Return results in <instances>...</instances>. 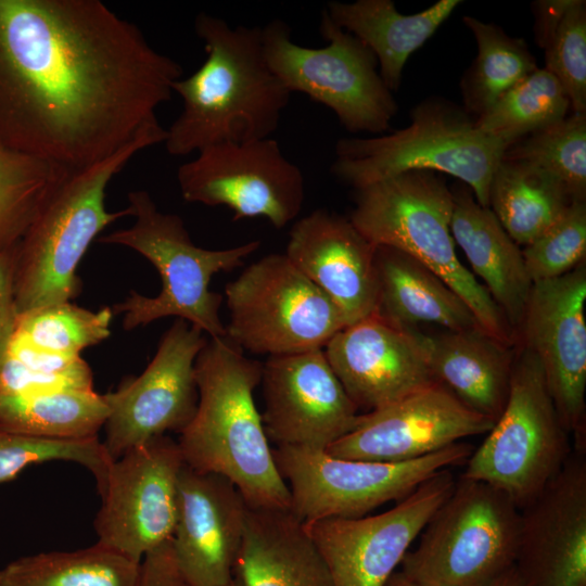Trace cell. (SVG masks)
<instances>
[{
    "instance_id": "6da1fadb",
    "label": "cell",
    "mask_w": 586,
    "mask_h": 586,
    "mask_svg": "<svg viewBox=\"0 0 586 586\" xmlns=\"http://www.w3.org/2000/svg\"><path fill=\"white\" fill-rule=\"evenodd\" d=\"M182 67L100 0H0V144L68 171L160 124Z\"/></svg>"
},
{
    "instance_id": "7a4b0ae2",
    "label": "cell",
    "mask_w": 586,
    "mask_h": 586,
    "mask_svg": "<svg viewBox=\"0 0 586 586\" xmlns=\"http://www.w3.org/2000/svg\"><path fill=\"white\" fill-rule=\"evenodd\" d=\"M194 29L206 53L201 67L173 84L182 111L166 129V151L186 156L222 142L270 138L291 92L270 69L262 28L200 13Z\"/></svg>"
},
{
    "instance_id": "3957f363",
    "label": "cell",
    "mask_w": 586,
    "mask_h": 586,
    "mask_svg": "<svg viewBox=\"0 0 586 586\" xmlns=\"http://www.w3.org/2000/svg\"><path fill=\"white\" fill-rule=\"evenodd\" d=\"M263 364L226 335L209 337L194 362L198 407L179 433L184 463L227 477L252 509H290L254 391Z\"/></svg>"
},
{
    "instance_id": "277c9868",
    "label": "cell",
    "mask_w": 586,
    "mask_h": 586,
    "mask_svg": "<svg viewBox=\"0 0 586 586\" xmlns=\"http://www.w3.org/2000/svg\"><path fill=\"white\" fill-rule=\"evenodd\" d=\"M165 139L166 129L157 124L106 158L66 175L17 244L18 315L79 294L77 267L86 251L105 227L130 216L128 207L106 211V187L137 153Z\"/></svg>"
},
{
    "instance_id": "5b68a950",
    "label": "cell",
    "mask_w": 586,
    "mask_h": 586,
    "mask_svg": "<svg viewBox=\"0 0 586 586\" xmlns=\"http://www.w3.org/2000/svg\"><path fill=\"white\" fill-rule=\"evenodd\" d=\"M454 194L436 173L412 170L357 190L349 220L373 245L388 246L437 275L501 343L517 339L486 288L458 259L450 231Z\"/></svg>"
},
{
    "instance_id": "8992f818",
    "label": "cell",
    "mask_w": 586,
    "mask_h": 586,
    "mask_svg": "<svg viewBox=\"0 0 586 586\" xmlns=\"http://www.w3.org/2000/svg\"><path fill=\"white\" fill-rule=\"evenodd\" d=\"M128 202L135 222L99 238V242L140 253L157 269L162 289L154 297L132 291L125 301L113 306V314H124V329L174 316L209 337L225 336L226 328L219 317L221 295L209 290L212 277L242 265L259 249L260 241L225 250L203 249L192 242L181 217L161 212L149 192L132 191Z\"/></svg>"
},
{
    "instance_id": "52a82bcc",
    "label": "cell",
    "mask_w": 586,
    "mask_h": 586,
    "mask_svg": "<svg viewBox=\"0 0 586 586\" xmlns=\"http://www.w3.org/2000/svg\"><path fill=\"white\" fill-rule=\"evenodd\" d=\"M509 146L484 135L466 110L426 100L412 110L406 128L339 140L331 171L356 190L406 171H440L463 181L489 207L492 179Z\"/></svg>"
},
{
    "instance_id": "ba28073f",
    "label": "cell",
    "mask_w": 586,
    "mask_h": 586,
    "mask_svg": "<svg viewBox=\"0 0 586 586\" xmlns=\"http://www.w3.org/2000/svg\"><path fill=\"white\" fill-rule=\"evenodd\" d=\"M521 509L502 491L460 476L399 571L423 586H491L514 565Z\"/></svg>"
},
{
    "instance_id": "9c48e42d",
    "label": "cell",
    "mask_w": 586,
    "mask_h": 586,
    "mask_svg": "<svg viewBox=\"0 0 586 586\" xmlns=\"http://www.w3.org/2000/svg\"><path fill=\"white\" fill-rule=\"evenodd\" d=\"M572 450L539 361L517 344L505 408L461 476L502 491L522 509L558 475Z\"/></svg>"
},
{
    "instance_id": "30bf717a",
    "label": "cell",
    "mask_w": 586,
    "mask_h": 586,
    "mask_svg": "<svg viewBox=\"0 0 586 586\" xmlns=\"http://www.w3.org/2000/svg\"><path fill=\"white\" fill-rule=\"evenodd\" d=\"M319 29L328 44L309 48L291 39L283 21L273 20L262 27L270 69L291 93H305L329 107L348 131H386L397 104L379 74L374 54L324 11Z\"/></svg>"
},
{
    "instance_id": "8fae6325",
    "label": "cell",
    "mask_w": 586,
    "mask_h": 586,
    "mask_svg": "<svg viewBox=\"0 0 586 586\" xmlns=\"http://www.w3.org/2000/svg\"><path fill=\"white\" fill-rule=\"evenodd\" d=\"M473 451L464 442L405 462L342 459L326 450L276 447L277 469L290 492V511L303 523L356 519L399 501L443 469L462 466Z\"/></svg>"
},
{
    "instance_id": "7c38bea8",
    "label": "cell",
    "mask_w": 586,
    "mask_h": 586,
    "mask_svg": "<svg viewBox=\"0 0 586 586\" xmlns=\"http://www.w3.org/2000/svg\"><path fill=\"white\" fill-rule=\"evenodd\" d=\"M225 294L226 336L254 354L323 349L346 327L339 308L285 254L251 264L226 285Z\"/></svg>"
},
{
    "instance_id": "4fadbf2b",
    "label": "cell",
    "mask_w": 586,
    "mask_h": 586,
    "mask_svg": "<svg viewBox=\"0 0 586 586\" xmlns=\"http://www.w3.org/2000/svg\"><path fill=\"white\" fill-rule=\"evenodd\" d=\"M182 198L226 206L233 219L264 217L276 228L293 221L303 208L305 179L277 140L209 145L177 171Z\"/></svg>"
},
{
    "instance_id": "5bb4252c",
    "label": "cell",
    "mask_w": 586,
    "mask_h": 586,
    "mask_svg": "<svg viewBox=\"0 0 586 586\" xmlns=\"http://www.w3.org/2000/svg\"><path fill=\"white\" fill-rule=\"evenodd\" d=\"M183 466L178 443L167 435L113 460L99 493L97 543L141 562L148 552L171 539Z\"/></svg>"
},
{
    "instance_id": "9a60e30c",
    "label": "cell",
    "mask_w": 586,
    "mask_h": 586,
    "mask_svg": "<svg viewBox=\"0 0 586 586\" xmlns=\"http://www.w3.org/2000/svg\"><path fill=\"white\" fill-rule=\"evenodd\" d=\"M207 340L200 329L177 318L144 371L104 394L110 413L102 444L113 460L189 424L199 399L194 362Z\"/></svg>"
},
{
    "instance_id": "2e32d148",
    "label": "cell",
    "mask_w": 586,
    "mask_h": 586,
    "mask_svg": "<svg viewBox=\"0 0 586 586\" xmlns=\"http://www.w3.org/2000/svg\"><path fill=\"white\" fill-rule=\"evenodd\" d=\"M586 267L534 282L517 344L539 361L562 425L574 448L586 449Z\"/></svg>"
},
{
    "instance_id": "e0dca14e",
    "label": "cell",
    "mask_w": 586,
    "mask_h": 586,
    "mask_svg": "<svg viewBox=\"0 0 586 586\" xmlns=\"http://www.w3.org/2000/svg\"><path fill=\"white\" fill-rule=\"evenodd\" d=\"M455 483L443 469L385 512L304 523L334 586H384Z\"/></svg>"
},
{
    "instance_id": "ac0fdd59",
    "label": "cell",
    "mask_w": 586,
    "mask_h": 586,
    "mask_svg": "<svg viewBox=\"0 0 586 586\" xmlns=\"http://www.w3.org/2000/svg\"><path fill=\"white\" fill-rule=\"evenodd\" d=\"M265 432L277 447L326 450L359 413L323 349L269 356L262 380Z\"/></svg>"
},
{
    "instance_id": "d6986e66",
    "label": "cell",
    "mask_w": 586,
    "mask_h": 586,
    "mask_svg": "<svg viewBox=\"0 0 586 586\" xmlns=\"http://www.w3.org/2000/svg\"><path fill=\"white\" fill-rule=\"evenodd\" d=\"M494 422L435 382L385 407L359 415L354 429L326 451L342 459L405 462L466 437L486 434Z\"/></svg>"
},
{
    "instance_id": "ffe728a7",
    "label": "cell",
    "mask_w": 586,
    "mask_h": 586,
    "mask_svg": "<svg viewBox=\"0 0 586 586\" xmlns=\"http://www.w3.org/2000/svg\"><path fill=\"white\" fill-rule=\"evenodd\" d=\"M323 353L349 398L366 412L435 383L425 334L377 311L335 333Z\"/></svg>"
},
{
    "instance_id": "44dd1931",
    "label": "cell",
    "mask_w": 586,
    "mask_h": 586,
    "mask_svg": "<svg viewBox=\"0 0 586 586\" xmlns=\"http://www.w3.org/2000/svg\"><path fill=\"white\" fill-rule=\"evenodd\" d=\"M519 586H586V449L521 509Z\"/></svg>"
},
{
    "instance_id": "7402d4cb",
    "label": "cell",
    "mask_w": 586,
    "mask_h": 586,
    "mask_svg": "<svg viewBox=\"0 0 586 586\" xmlns=\"http://www.w3.org/2000/svg\"><path fill=\"white\" fill-rule=\"evenodd\" d=\"M247 511L231 481L184 463L171 547L189 586H226L232 581Z\"/></svg>"
},
{
    "instance_id": "603a6c76",
    "label": "cell",
    "mask_w": 586,
    "mask_h": 586,
    "mask_svg": "<svg viewBox=\"0 0 586 586\" xmlns=\"http://www.w3.org/2000/svg\"><path fill=\"white\" fill-rule=\"evenodd\" d=\"M374 253L375 245L349 219L316 209L292 226L284 254L349 326L375 311Z\"/></svg>"
},
{
    "instance_id": "cb8c5ba5",
    "label": "cell",
    "mask_w": 586,
    "mask_h": 586,
    "mask_svg": "<svg viewBox=\"0 0 586 586\" xmlns=\"http://www.w3.org/2000/svg\"><path fill=\"white\" fill-rule=\"evenodd\" d=\"M433 380L471 410L495 421L508 399L515 346L481 328L425 334Z\"/></svg>"
},
{
    "instance_id": "d4e9b609",
    "label": "cell",
    "mask_w": 586,
    "mask_h": 586,
    "mask_svg": "<svg viewBox=\"0 0 586 586\" xmlns=\"http://www.w3.org/2000/svg\"><path fill=\"white\" fill-rule=\"evenodd\" d=\"M233 576L241 586H334L322 555L290 509L249 507Z\"/></svg>"
},
{
    "instance_id": "484cf974",
    "label": "cell",
    "mask_w": 586,
    "mask_h": 586,
    "mask_svg": "<svg viewBox=\"0 0 586 586\" xmlns=\"http://www.w3.org/2000/svg\"><path fill=\"white\" fill-rule=\"evenodd\" d=\"M454 194L450 231L473 271L488 291L515 339L532 290L522 250L502 228L489 207L480 205L467 190Z\"/></svg>"
},
{
    "instance_id": "4316f807",
    "label": "cell",
    "mask_w": 586,
    "mask_h": 586,
    "mask_svg": "<svg viewBox=\"0 0 586 586\" xmlns=\"http://www.w3.org/2000/svg\"><path fill=\"white\" fill-rule=\"evenodd\" d=\"M460 0H440L411 15L399 13L392 0L331 1L323 10L331 21L359 39L374 54L379 74L391 92L397 91L404 66L449 17Z\"/></svg>"
},
{
    "instance_id": "83f0119b",
    "label": "cell",
    "mask_w": 586,
    "mask_h": 586,
    "mask_svg": "<svg viewBox=\"0 0 586 586\" xmlns=\"http://www.w3.org/2000/svg\"><path fill=\"white\" fill-rule=\"evenodd\" d=\"M377 308L406 328L432 323L444 330L481 328L463 300L437 275L409 255L378 245L374 253Z\"/></svg>"
},
{
    "instance_id": "f1b7e54d",
    "label": "cell",
    "mask_w": 586,
    "mask_h": 586,
    "mask_svg": "<svg viewBox=\"0 0 586 586\" xmlns=\"http://www.w3.org/2000/svg\"><path fill=\"white\" fill-rule=\"evenodd\" d=\"M573 202L564 187L549 175L505 158L489 188V208L518 245L525 246L540 237Z\"/></svg>"
},
{
    "instance_id": "f546056e",
    "label": "cell",
    "mask_w": 586,
    "mask_h": 586,
    "mask_svg": "<svg viewBox=\"0 0 586 586\" xmlns=\"http://www.w3.org/2000/svg\"><path fill=\"white\" fill-rule=\"evenodd\" d=\"M110 408L93 390L0 393V430L50 440L98 437Z\"/></svg>"
},
{
    "instance_id": "4dcf8cb0",
    "label": "cell",
    "mask_w": 586,
    "mask_h": 586,
    "mask_svg": "<svg viewBox=\"0 0 586 586\" xmlns=\"http://www.w3.org/2000/svg\"><path fill=\"white\" fill-rule=\"evenodd\" d=\"M140 577L141 562L95 543L21 557L0 570V586H140Z\"/></svg>"
},
{
    "instance_id": "1f68e13d",
    "label": "cell",
    "mask_w": 586,
    "mask_h": 586,
    "mask_svg": "<svg viewBox=\"0 0 586 586\" xmlns=\"http://www.w3.org/2000/svg\"><path fill=\"white\" fill-rule=\"evenodd\" d=\"M472 31L476 58L461 84L466 112L485 114L507 91L536 68L534 55L521 38L472 16L463 17Z\"/></svg>"
},
{
    "instance_id": "d6a6232c",
    "label": "cell",
    "mask_w": 586,
    "mask_h": 586,
    "mask_svg": "<svg viewBox=\"0 0 586 586\" xmlns=\"http://www.w3.org/2000/svg\"><path fill=\"white\" fill-rule=\"evenodd\" d=\"M536 42L545 51V69L560 82L573 113H586V2L536 3Z\"/></svg>"
},
{
    "instance_id": "836d02e7",
    "label": "cell",
    "mask_w": 586,
    "mask_h": 586,
    "mask_svg": "<svg viewBox=\"0 0 586 586\" xmlns=\"http://www.w3.org/2000/svg\"><path fill=\"white\" fill-rule=\"evenodd\" d=\"M68 173L0 144V253L18 244Z\"/></svg>"
},
{
    "instance_id": "e575fe53",
    "label": "cell",
    "mask_w": 586,
    "mask_h": 586,
    "mask_svg": "<svg viewBox=\"0 0 586 586\" xmlns=\"http://www.w3.org/2000/svg\"><path fill=\"white\" fill-rule=\"evenodd\" d=\"M569 98L545 68H536L475 120L486 136L509 145L566 116Z\"/></svg>"
},
{
    "instance_id": "d590c367",
    "label": "cell",
    "mask_w": 586,
    "mask_h": 586,
    "mask_svg": "<svg viewBox=\"0 0 586 586\" xmlns=\"http://www.w3.org/2000/svg\"><path fill=\"white\" fill-rule=\"evenodd\" d=\"M502 158L533 166L560 182L573 201L586 199V113H573L517 141Z\"/></svg>"
},
{
    "instance_id": "8d00e7d4",
    "label": "cell",
    "mask_w": 586,
    "mask_h": 586,
    "mask_svg": "<svg viewBox=\"0 0 586 586\" xmlns=\"http://www.w3.org/2000/svg\"><path fill=\"white\" fill-rule=\"evenodd\" d=\"M112 308L91 311L71 302L58 303L18 315L13 336L52 353L80 356L111 334Z\"/></svg>"
},
{
    "instance_id": "74e56055",
    "label": "cell",
    "mask_w": 586,
    "mask_h": 586,
    "mask_svg": "<svg viewBox=\"0 0 586 586\" xmlns=\"http://www.w3.org/2000/svg\"><path fill=\"white\" fill-rule=\"evenodd\" d=\"M52 460L77 462L104 485L113 459L99 437L86 440H50L0 430V483L14 479L30 464Z\"/></svg>"
},
{
    "instance_id": "f35d334b",
    "label": "cell",
    "mask_w": 586,
    "mask_h": 586,
    "mask_svg": "<svg viewBox=\"0 0 586 586\" xmlns=\"http://www.w3.org/2000/svg\"><path fill=\"white\" fill-rule=\"evenodd\" d=\"M586 203L574 201L546 232L522 250L532 282L563 276L585 262Z\"/></svg>"
},
{
    "instance_id": "ab89813d",
    "label": "cell",
    "mask_w": 586,
    "mask_h": 586,
    "mask_svg": "<svg viewBox=\"0 0 586 586\" xmlns=\"http://www.w3.org/2000/svg\"><path fill=\"white\" fill-rule=\"evenodd\" d=\"M62 390H93L91 369L50 374L29 369L7 354L0 364V393L40 394Z\"/></svg>"
},
{
    "instance_id": "60d3db41",
    "label": "cell",
    "mask_w": 586,
    "mask_h": 586,
    "mask_svg": "<svg viewBox=\"0 0 586 586\" xmlns=\"http://www.w3.org/2000/svg\"><path fill=\"white\" fill-rule=\"evenodd\" d=\"M16 251L17 245L0 253V364L7 356L18 320L14 298Z\"/></svg>"
},
{
    "instance_id": "b9f144b4",
    "label": "cell",
    "mask_w": 586,
    "mask_h": 586,
    "mask_svg": "<svg viewBox=\"0 0 586 586\" xmlns=\"http://www.w3.org/2000/svg\"><path fill=\"white\" fill-rule=\"evenodd\" d=\"M140 586H189L177 566L171 539L144 556Z\"/></svg>"
},
{
    "instance_id": "7bdbcfd3",
    "label": "cell",
    "mask_w": 586,
    "mask_h": 586,
    "mask_svg": "<svg viewBox=\"0 0 586 586\" xmlns=\"http://www.w3.org/2000/svg\"><path fill=\"white\" fill-rule=\"evenodd\" d=\"M384 586H423L419 583L413 582L406 575H404L399 570H396L387 579Z\"/></svg>"
},
{
    "instance_id": "ee69618b",
    "label": "cell",
    "mask_w": 586,
    "mask_h": 586,
    "mask_svg": "<svg viewBox=\"0 0 586 586\" xmlns=\"http://www.w3.org/2000/svg\"><path fill=\"white\" fill-rule=\"evenodd\" d=\"M491 586H519L514 565L497 578Z\"/></svg>"
},
{
    "instance_id": "f6af8a7d",
    "label": "cell",
    "mask_w": 586,
    "mask_h": 586,
    "mask_svg": "<svg viewBox=\"0 0 586 586\" xmlns=\"http://www.w3.org/2000/svg\"><path fill=\"white\" fill-rule=\"evenodd\" d=\"M226 586H241L239 581L233 576L232 581Z\"/></svg>"
}]
</instances>
